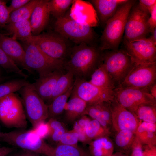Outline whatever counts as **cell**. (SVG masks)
<instances>
[{"instance_id":"cell-14","label":"cell","mask_w":156,"mask_h":156,"mask_svg":"<svg viewBox=\"0 0 156 156\" xmlns=\"http://www.w3.org/2000/svg\"><path fill=\"white\" fill-rule=\"evenodd\" d=\"M125 50L135 63L156 62V44L146 38L124 43Z\"/></svg>"},{"instance_id":"cell-6","label":"cell","mask_w":156,"mask_h":156,"mask_svg":"<svg viewBox=\"0 0 156 156\" xmlns=\"http://www.w3.org/2000/svg\"><path fill=\"white\" fill-rule=\"evenodd\" d=\"M102 60L116 87L123 82L135 63L122 49L107 50L102 53Z\"/></svg>"},{"instance_id":"cell-24","label":"cell","mask_w":156,"mask_h":156,"mask_svg":"<svg viewBox=\"0 0 156 156\" xmlns=\"http://www.w3.org/2000/svg\"><path fill=\"white\" fill-rule=\"evenodd\" d=\"M156 124L144 122L139 125L135 132V137L142 145H156Z\"/></svg>"},{"instance_id":"cell-46","label":"cell","mask_w":156,"mask_h":156,"mask_svg":"<svg viewBox=\"0 0 156 156\" xmlns=\"http://www.w3.org/2000/svg\"><path fill=\"white\" fill-rule=\"evenodd\" d=\"M139 2L148 9V11L156 5V0H140Z\"/></svg>"},{"instance_id":"cell-5","label":"cell","mask_w":156,"mask_h":156,"mask_svg":"<svg viewBox=\"0 0 156 156\" xmlns=\"http://www.w3.org/2000/svg\"><path fill=\"white\" fill-rule=\"evenodd\" d=\"M0 140L20 148L46 156H53L54 148L48 145L32 130L3 133Z\"/></svg>"},{"instance_id":"cell-22","label":"cell","mask_w":156,"mask_h":156,"mask_svg":"<svg viewBox=\"0 0 156 156\" xmlns=\"http://www.w3.org/2000/svg\"><path fill=\"white\" fill-rule=\"evenodd\" d=\"M89 82L103 89L113 90L116 86L104 64L101 63L91 75Z\"/></svg>"},{"instance_id":"cell-53","label":"cell","mask_w":156,"mask_h":156,"mask_svg":"<svg viewBox=\"0 0 156 156\" xmlns=\"http://www.w3.org/2000/svg\"><path fill=\"white\" fill-rule=\"evenodd\" d=\"M2 71L1 68H0V77L2 76Z\"/></svg>"},{"instance_id":"cell-23","label":"cell","mask_w":156,"mask_h":156,"mask_svg":"<svg viewBox=\"0 0 156 156\" xmlns=\"http://www.w3.org/2000/svg\"><path fill=\"white\" fill-rule=\"evenodd\" d=\"M3 27L11 37L21 41L32 36L29 19L7 24Z\"/></svg>"},{"instance_id":"cell-38","label":"cell","mask_w":156,"mask_h":156,"mask_svg":"<svg viewBox=\"0 0 156 156\" xmlns=\"http://www.w3.org/2000/svg\"><path fill=\"white\" fill-rule=\"evenodd\" d=\"M79 136L77 132L73 129L67 131L61 138L57 145L63 144L73 146H78Z\"/></svg>"},{"instance_id":"cell-20","label":"cell","mask_w":156,"mask_h":156,"mask_svg":"<svg viewBox=\"0 0 156 156\" xmlns=\"http://www.w3.org/2000/svg\"><path fill=\"white\" fill-rule=\"evenodd\" d=\"M70 96L65 107L64 119L66 123L73 124L83 115L88 104L75 94L72 93Z\"/></svg>"},{"instance_id":"cell-48","label":"cell","mask_w":156,"mask_h":156,"mask_svg":"<svg viewBox=\"0 0 156 156\" xmlns=\"http://www.w3.org/2000/svg\"><path fill=\"white\" fill-rule=\"evenodd\" d=\"M149 93L152 96L156 99V84L155 83L149 86L148 88Z\"/></svg>"},{"instance_id":"cell-18","label":"cell","mask_w":156,"mask_h":156,"mask_svg":"<svg viewBox=\"0 0 156 156\" xmlns=\"http://www.w3.org/2000/svg\"><path fill=\"white\" fill-rule=\"evenodd\" d=\"M49 1L40 0L32 12L29 20L33 36L40 34L48 24L50 14Z\"/></svg>"},{"instance_id":"cell-9","label":"cell","mask_w":156,"mask_h":156,"mask_svg":"<svg viewBox=\"0 0 156 156\" xmlns=\"http://www.w3.org/2000/svg\"><path fill=\"white\" fill-rule=\"evenodd\" d=\"M23 48L25 52L26 65L32 70L36 71L39 76L63 69L64 62L50 57L34 44L24 43Z\"/></svg>"},{"instance_id":"cell-27","label":"cell","mask_w":156,"mask_h":156,"mask_svg":"<svg viewBox=\"0 0 156 156\" xmlns=\"http://www.w3.org/2000/svg\"><path fill=\"white\" fill-rule=\"evenodd\" d=\"M74 77L73 74L70 72L66 71L62 74L58 79L53 94L46 103L47 105L55 98L66 92L73 85Z\"/></svg>"},{"instance_id":"cell-36","label":"cell","mask_w":156,"mask_h":156,"mask_svg":"<svg viewBox=\"0 0 156 156\" xmlns=\"http://www.w3.org/2000/svg\"><path fill=\"white\" fill-rule=\"evenodd\" d=\"M91 119L87 115L82 116L73 123V129L77 133L79 141L83 144H88L86 132L87 125Z\"/></svg>"},{"instance_id":"cell-35","label":"cell","mask_w":156,"mask_h":156,"mask_svg":"<svg viewBox=\"0 0 156 156\" xmlns=\"http://www.w3.org/2000/svg\"><path fill=\"white\" fill-rule=\"evenodd\" d=\"M0 66L8 72L15 73L25 79H27L28 77L7 55L0 46Z\"/></svg>"},{"instance_id":"cell-55","label":"cell","mask_w":156,"mask_h":156,"mask_svg":"<svg viewBox=\"0 0 156 156\" xmlns=\"http://www.w3.org/2000/svg\"><path fill=\"white\" fill-rule=\"evenodd\" d=\"M2 132L0 130V137H1V135L2 134Z\"/></svg>"},{"instance_id":"cell-26","label":"cell","mask_w":156,"mask_h":156,"mask_svg":"<svg viewBox=\"0 0 156 156\" xmlns=\"http://www.w3.org/2000/svg\"><path fill=\"white\" fill-rule=\"evenodd\" d=\"M74 86V84L66 92L55 98L47 105L48 118H56L64 112L66 105L71 94Z\"/></svg>"},{"instance_id":"cell-1","label":"cell","mask_w":156,"mask_h":156,"mask_svg":"<svg viewBox=\"0 0 156 156\" xmlns=\"http://www.w3.org/2000/svg\"><path fill=\"white\" fill-rule=\"evenodd\" d=\"M101 52L95 45L85 43L72 47L63 69L72 73L76 79L85 80L101 63Z\"/></svg>"},{"instance_id":"cell-3","label":"cell","mask_w":156,"mask_h":156,"mask_svg":"<svg viewBox=\"0 0 156 156\" xmlns=\"http://www.w3.org/2000/svg\"><path fill=\"white\" fill-rule=\"evenodd\" d=\"M69 13L68 10L63 17L56 19L54 31L76 45L85 43L95 45L96 35L92 26L77 21Z\"/></svg>"},{"instance_id":"cell-31","label":"cell","mask_w":156,"mask_h":156,"mask_svg":"<svg viewBox=\"0 0 156 156\" xmlns=\"http://www.w3.org/2000/svg\"><path fill=\"white\" fill-rule=\"evenodd\" d=\"M53 156H92L89 152L79 147L63 144L54 148Z\"/></svg>"},{"instance_id":"cell-28","label":"cell","mask_w":156,"mask_h":156,"mask_svg":"<svg viewBox=\"0 0 156 156\" xmlns=\"http://www.w3.org/2000/svg\"><path fill=\"white\" fill-rule=\"evenodd\" d=\"M40 1L30 0L23 7L11 12L6 24L29 19L34 9Z\"/></svg>"},{"instance_id":"cell-40","label":"cell","mask_w":156,"mask_h":156,"mask_svg":"<svg viewBox=\"0 0 156 156\" xmlns=\"http://www.w3.org/2000/svg\"><path fill=\"white\" fill-rule=\"evenodd\" d=\"M42 121L38 122L33 127L32 130L40 138L44 139L47 138L49 129L47 122Z\"/></svg>"},{"instance_id":"cell-30","label":"cell","mask_w":156,"mask_h":156,"mask_svg":"<svg viewBox=\"0 0 156 156\" xmlns=\"http://www.w3.org/2000/svg\"><path fill=\"white\" fill-rule=\"evenodd\" d=\"M75 1L74 0H49L48 5L50 14L56 19L62 18Z\"/></svg>"},{"instance_id":"cell-54","label":"cell","mask_w":156,"mask_h":156,"mask_svg":"<svg viewBox=\"0 0 156 156\" xmlns=\"http://www.w3.org/2000/svg\"><path fill=\"white\" fill-rule=\"evenodd\" d=\"M4 1L0 0V5L3 3Z\"/></svg>"},{"instance_id":"cell-7","label":"cell","mask_w":156,"mask_h":156,"mask_svg":"<svg viewBox=\"0 0 156 156\" xmlns=\"http://www.w3.org/2000/svg\"><path fill=\"white\" fill-rule=\"evenodd\" d=\"M150 16L147 8L136 1L128 15L125 29L124 43L147 38L150 33L148 23Z\"/></svg>"},{"instance_id":"cell-45","label":"cell","mask_w":156,"mask_h":156,"mask_svg":"<svg viewBox=\"0 0 156 156\" xmlns=\"http://www.w3.org/2000/svg\"><path fill=\"white\" fill-rule=\"evenodd\" d=\"M143 156H156V146L143 145Z\"/></svg>"},{"instance_id":"cell-39","label":"cell","mask_w":156,"mask_h":156,"mask_svg":"<svg viewBox=\"0 0 156 156\" xmlns=\"http://www.w3.org/2000/svg\"><path fill=\"white\" fill-rule=\"evenodd\" d=\"M110 102L104 101L95 103L101 117L109 126L112 125Z\"/></svg>"},{"instance_id":"cell-2","label":"cell","mask_w":156,"mask_h":156,"mask_svg":"<svg viewBox=\"0 0 156 156\" xmlns=\"http://www.w3.org/2000/svg\"><path fill=\"white\" fill-rule=\"evenodd\" d=\"M136 1L128 0L121 5L114 15L107 21L100 38L99 48L101 51L118 49L124 34L129 13Z\"/></svg>"},{"instance_id":"cell-56","label":"cell","mask_w":156,"mask_h":156,"mask_svg":"<svg viewBox=\"0 0 156 156\" xmlns=\"http://www.w3.org/2000/svg\"></svg>"},{"instance_id":"cell-47","label":"cell","mask_w":156,"mask_h":156,"mask_svg":"<svg viewBox=\"0 0 156 156\" xmlns=\"http://www.w3.org/2000/svg\"><path fill=\"white\" fill-rule=\"evenodd\" d=\"M14 149L13 148L0 146V156H7Z\"/></svg>"},{"instance_id":"cell-13","label":"cell","mask_w":156,"mask_h":156,"mask_svg":"<svg viewBox=\"0 0 156 156\" xmlns=\"http://www.w3.org/2000/svg\"><path fill=\"white\" fill-rule=\"evenodd\" d=\"M72 93L83 99L88 105L110 102L114 99L113 90L99 88L85 79H75Z\"/></svg>"},{"instance_id":"cell-33","label":"cell","mask_w":156,"mask_h":156,"mask_svg":"<svg viewBox=\"0 0 156 156\" xmlns=\"http://www.w3.org/2000/svg\"><path fill=\"white\" fill-rule=\"evenodd\" d=\"M133 113L142 121L156 124V105H142Z\"/></svg>"},{"instance_id":"cell-12","label":"cell","mask_w":156,"mask_h":156,"mask_svg":"<svg viewBox=\"0 0 156 156\" xmlns=\"http://www.w3.org/2000/svg\"><path fill=\"white\" fill-rule=\"evenodd\" d=\"M156 79V62L135 63L124 81L117 87L148 89L155 83Z\"/></svg>"},{"instance_id":"cell-10","label":"cell","mask_w":156,"mask_h":156,"mask_svg":"<svg viewBox=\"0 0 156 156\" xmlns=\"http://www.w3.org/2000/svg\"><path fill=\"white\" fill-rule=\"evenodd\" d=\"M26 115L33 127L48 118V106L41 98L32 83H29L20 90Z\"/></svg>"},{"instance_id":"cell-25","label":"cell","mask_w":156,"mask_h":156,"mask_svg":"<svg viewBox=\"0 0 156 156\" xmlns=\"http://www.w3.org/2000/svg\"><path fill=\"white\" fill-rule=\"evenodd\" d=\"M135 138V134L128 130H122L116 132L114 138L115 144L117 151L125 153L129 156Z\"/></svg>"},{"instance_id":"cell-8","label":"cell","mask_w":156,"mask_h":156,"mask_svg":"<svg viewBox=\"0 0 156 156\" xmlns=\"http://www.w3.org/2000/svg\"><path fill=\"white\" fill-rule=\"evenodd\" d=\"M26 116L22 102L14 93L0 98V121L7 127L24 128Z\"/></svg>"},{"instance_id":"cell-21","label":"cell","mask_w":156,"mask_h":156,"mask_svg":"<svg viewBox=\"0 0 156 156\" xmlns=\"http://www.w3.org/2000/svg\"><path fill=\"white\" fill-rule=\"evenodd\" d=\"M88 144L89 152L92 156H110L113 153L114 145L109 136L92 140Z\"/></svg>"},{"instance_id":"cell-17","label":"cell","mask_w":156,"mask_h":156,"mask_svg":"<svg viewBox=\"0 0 156 156\" xmlns=\"http://www.w3.org/2000/svg\"><path fill=\"white\" fill-rule=\"evenodd\" d=\"M62 69L56 70L39 76L34 83H32L38 94L44 102H47L51 97L58 79L63 73Z\"/></svg>"},{"instance_id":"cell-52","label":"cell","mask_w":156,"mask_h":156,"mask_svg":"<svg viewBox=\"0 0 156 156\" xmlns=\"http://www.w3.org/2000/svg\"><path fill=\"white\" fill-rule=\"evenodd\" d=\"M8 78L6 77L1 76L0 77V83L6 79Z\"/></svg>"},{"instance_id":"cell-29","label":"cell","mask_w":156,"mask_h":156,"mask_svg":"<svg viewBox=\"0 0 156 156\" xmlns=\"http://www.w3.org/2000/svg\"><path fill=\"white\" fill-rule=\"evenodd\" d=\"M111 134L110 131L107 130L98 121L92 119L89 122L86 132L88 143L92 140L99 138L109 136Z\"/></svg>"},{"instance_id":"cell-49","label":"cell","mask_w":156,"mask_h":156,"mask_svg":"<svg viewBox=\"0 0 156 156\" xmlns=\"http://www.w3.org/2000/svg\"><path fill=\"white\" fill-rule=\"evenodd\" d=\"M40 154L29 151H25L17 156H41Z\"/></svg>"},{"instance_id":"cell-57","label":"cell","mask_w":156,"mask_h":156,"mask_svg":"<svg viewBox=\"0 0 156 156\" xmlns=\"http://www.w3.org/2000/svg\"></svg>"},{"instance_id":"cell-51","label":"cell","mask_w":156,"mask_h":156,"mask_svg":"<svg viewBox=\"0 0 156 156\" xmlns=\"http://www.w3.org/2000/svg\"><path fill=\"white\" fill-rule=\"evenodd\" d=\"M110 156H129L128 155L119 151H117L116 153H113Z\"/></svg>"},{"instance_id":"cell-4","label":"cell","mask_w":156,"mask_h":156,"mask_svg":"<svg viewBox=\"0 0 156 156\" xmlns=\"http://www.w3.org/2000/svg\"><path fill=\"white\" fill-rule=\"evenodd\" d=\"M22 41L34 44L50 57L64 62L72 47L70 41L55 31L32 35Z\"/></svg>"},{"instance_id":"cell-16","label":"cell","mask_w":156,"mask_h":156,"mask_svg":"<svg viewBox=\"0 0 156 156\" xmlns=\"http://www.w3.org/2000/svg\"><path fill=\"white\" fill-rule=\"evenodd\" d=\"M0 46L17 65H19L29 73H33V71L28 68L25 64V51L16 39L0 34Z\"/></svg>"},{"instance_id":"cell-43","label":"cell","mask_w":156,"mask_h":156,"mask_svg":"<svg viewBox=\"0 0 156 156\" xmlns=\"http://www.w3.org/2000/svg\"><path fill=\"white\" fill-rule=\"evenodd\" d=\"M30 1V0H12L10 5L8 7L10 13L23 7Z\"/></svg>"},{"instance_id":"cell-11","label":"cell","mask_w":156,"mask_h":156,"mask_svg":"<svg viewBox=\"0 0 156 156\" xmlns=\"http://www.w3.org/2000/svg\"><path fill=\"white\" fill-rule=\"evenodd\" d=\"M113 91L116 101L132 112L142 105H156V99L151 94L148 89L116 87Z\"/></svg>"},{"instance_id":"cell-41","label":"cell","mask_w":156,"mask_h":156,"mask_svg":"<svg viewBox=\"0 0 156 156\" xmlns=\"http://www.w3.org/2000/svg\"><path fill=\"white\" fill-rule=\"evenodd\" d=\"M10 14L6 3L4 1L0 5V27H4L5 25Z\"/></svg>"},{"instance_id":"cell-34","label":"cell","mask_w":156,"mask_h":156,"mask_svg":"<svg viewBox=\"0 0 156 156\" xmlns=\"http://www.w3.org/2000/svg\"><path fill=\"white\" fill-rule=\"evenodd\" d=\"M25 79H16L0 84V98L20 90L29 83Z\"/></svg>"},{"instance_id":"cell-19","label":"cell","mask_w":156,"mask_h":156,"mask_svg":"<svg viewBox=\"0 0 156 156\" xmlns=\"http://www.w3.org/2000/svg\"><path fill=\"white\" fill-rule=\"evenodd\" d=\"M128 0H91L90 1L94 8L101 25L105 27L107 21L113 16L118 8Z\"/></svg>"},{"instance_id":"cell-50","label":"cell","mask_w":156,"mask_h":156,"mask_svg":"<svg viewBox=\"0 0 156 156\" xmlns=\"http://www.w3.org/2000/svg\"><path fill=\"white\" fill-rule=\"evenodd\" d=\"M151 35L148 38L154 43L156 44V27L151 32Z\"/></svg>"},{"instance_id":"cell-44","label":"cell","mask_w":156,"mask_h":156,"mask_svg":"<svg viewBox=\"0 0 156 156\" xmlns=\"http://www.w3.org/2000/svg\"><path fill=\"white\" fill-rule=\"evenodd\" d=\"M150 16L148 19L150 33L156 27V5L149 11Z\"/></svg>"},{"instance_id":"cell-37","label":"cell","mask_w":156,"mask_h":156,"mask_svg":"<svg viewBox=\"0 0 156 156\" xmlns=\"http://www.w3.org/2000/svg\"><path fill=\"white\" fill-rule=\"evenodd\" d=\"M83 115L88 116L92 119L98 121L105 129L110 131V126L103 119L95 104L88 105Z\"/></svg>"},{"instance_id":"cell-42","label":"cell","mask_w":156,"mask_h":156,"mask_svg":"<svg viewBox=\"0 0 156 156\" xmlns=\"http://www.w3.org/2000/svg\"><path fill=\"white\" fill-rule=\"evenodd\" d=\"M142 144L135 137L129 156H143Z\"/></svg>"},{"instance_id":"cell-32","label":"cell","mask_w":156,"mask_h":156,"mask_svg":"<svg viewBox=\"0 0 156 156\" xmlns=\"http://www.w3.org/2000/svg\"><path fill=\"white\" fill-rule=\"evenodd\" d=\"M47 122L49 129L47 138L57 144L62 136L68 130L65 124L56 118H50Z\"/></svg>"},{"instance_id":"cell-15","label":"cell","mask_w":156,"mask_h":156,"mask_svg":"<svg viewBox=\"0 0 156 156\" xmlns=\"http://www.w3.org/2000/svg\"><path fill=\"white\" fill-rule=\"evenodd\" d=\"M112 114V126L116 132L128 130L135 133L140 123L139 120L133 112L120 105L114 99L110 102Z\"/></svg>"}]
</instances>
